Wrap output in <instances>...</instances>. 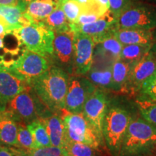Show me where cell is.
Wrapping results in <instances>:
<instances>
[{
  "label": "cell",
  "mask_w": 156,
  "mask_h": 156,
  "mask_svg": "<svg viewBox=\"0 0 156 156\" xmlns=\"http://www.w3.org/2000/svg\"><path fill=\"white\" fill-rule=\"evenodd\" d=\"M154 153H155V156H156V151H155V152H154Z\"/></svg>",
  "instance_id": "cell-43"
},
{
  "label": "cell",
  "mask_w": 156,
  "mask_h": 156,
  "mask_svg": "<svg viewBox=\"0 0 156 156\" xmlns=\"http://www.w3.org/2000/svg\"><path fill=\"white\" fill-rule=\"evenodd\" d=\"M151 45L130 44L123 46L119 59L132 66L139 62L151 50Z\"/></svg>",
  "instance_id": "cell-25"
},
{
  "label": "cell",
  "mask_w": 156,
  "mask_h": 156,
  "mask_svg": "<svg viewBox=\"0 0 156 156\" xmlns=\"http://www.w3.org/2000/svg\"><path fill=\"white\" fill-rule=\"evenodd\" d=\"M116 29L156 28V5L134 0L116 20Z\"/></svg>",
  "instance_id": "cell-6"
},
{
  "label": "cell",
  "mask_w": 156,
  "mask_h": 156,
  "mask_svg": "<svg viewBox=\"0 0 156 156\" xmlns=\"http://www.w3.org/2000/svg\"><path fill=\"white\" fill-rule=\"evenodd\" d=\"M114 36L123 46L130 44L151 45L153 30L140 28L116 29Z\"/></svg>",
  "instance_id": "cell-19"
},
{
  "label": "cell",
  "mask_w": 156,
  "mask_h": 156,
  "mask_svg": "<svg viewBox=\"0 0 156 156\" xmlns=\"http://www.w3.org/2000/svg\"><path fill=\"white\" fill-rule=\"evenodd\" d=\"M139 93L140 96L156 101V74L142 85Z\"/></svg>",
  "instance_id": "cell-33"
},
{
  "label": "cell",
  "mask_w": 156,
  "mask_h": 156,
  "mask_svg": "<svg viewBox=\"0 0 156 156\" xmlns=\"http://www.w3.org/2000/svg\"><path fill=\"white\" fill-rule=\"evenodd\" d=\"M96 88L85 75H70L64 111L73 114H80L86 101Z\"/></svg>",
  "instance_id": "cell-9"
},
{
  "label": "cell",
  "mask_w": 156,
  "mask_h": 156,
  "mask_svg": "<svg viewBox=\"0 0 156 156\" xmlns=\"http://www.w3.org/2000/svg\"><path fill=\"white\" fill-rule=\"evenodd\" d=\"M48 28L52 30L54 34L67 32L71 30L70 23L68 20L64 12L59 7L52 12L48 16L41 21ZM73 31V30H72Z\"/></svg>",
  "instance_id": "cell-26"
},
{
  "label": "cell",
  "mask_w": 156,
  "mask_h": 156,
  "mask_svg": "<svg viewBox=\"0 0 156 156\" xmlns=\"http://www.w3.org/2000/svg\"><path fill=\"white\" fill-rule=\"evenodd\" d=\"M142 1L151 4V5H156V0H142Z\"/></svg>",
  "instance_id": "cell-41"
},
{
  "label": "cell",
  "mask_w": 156,
  "mask_h": 156,
  "mask_svg": "<svg viewBox=\"0 0 156 156\" xmlns=\"http://www.w3.org/2000/svg\"><path fill=\"white\" fill-rule=\"evenodd\" d=\"M29 87L25 80L8 69H0V113L5 111L9 101Z\"/></svg>",
  "instance_id": "cell-15"
},
{
  "label": "cell",
  "mask_w": 156,
  "mask_h": 156,
  "mask_svg": "<svg viewBox=\"0 0 156 156\" xmlns=\"http://www.w3.org/2000/svg\"><path fill=\"white\" fill-rule=\"evenodd\" d=\"M96 54L104 63L112 64L119 58L123 45L115 38L114 34L104 37L95 45Z\"/></svg>",
  "instance_id": "cell-20"
},
{
  "label": "cell",
  "mask_w": 156,
  "mask_h": 156,
  "mask_svg": "<svg viewBox=\"0 0 156 156\" xmlns=\"http://www.w3.org/2000/svg\"><path fill=\"white\" fill-rule=\"evenodd\" d=\"M20 0H0V5H15Z\"/></svg>",
  "instance_id": "cell-40"
},
{
  "label": "cell",
  "mask_w": 156,
  "mask_h": 156,
  "mask_svg": "<svg viewBox=\"0 0 156 156\" xmlns=\"http://www.w3.org/2000/svg\"><path fill=\"white\" fill-rule=\"evenodd\" d=\"M59 7L70 23H75L84 12L83 7L77 0H60Z\"/></svg>",
  "instance_id": "cell-30"
},
{
  "label": "cell",
  "mask_w": 156,
  "mask_h": 156,
  "mask_svg": "<svg viewBox=\"0 0 156 156\" xmlns=\"http://www.w3.org/2000/svg\"><path fill=\"white\" fill-rule=\"evenodd\" d=\"M12 32V29L5 19L0 15V36H4L6 34Z\"/></svg>",
  "instance_id": "cell-36"
},
{
  "label": "cell",
  "mask_w": 156,
  "mask_h": 156,
  "mask_svg": "<svg viewBox=\"0 0 156 156\" xmlns=\"http://www.w3.org/2000/svg\"><path fill=\"white\" fill-rule=\"evenodd\" d=\"M109 102L110 99L106 91L96 88L86 101L82 112L103 140V122Z\"/></svg>",
  "instance_id": "cell-12"
},
{
  "label": "cell",
  "mask_w": 156,
  "mask_h": 156,
  "mask_svg": "<svg viewBox=\"0 0 156 156\" xmlns=\"http://www.w3.org/2000/svg\"><path fill=\"white\" fill-rule=\"evenodd\" d=\"M70 27L74 33H80L92 37L96 45L104 37L114 34L116 29V19L108 10L100 19L92 23L81 25L70 23Z\"/></svg>",
  "instance_id": "cell-14"
},
{
  "label": "cell",
  "mask_w": 156,
  "mask_h": 156,
  "mask_svg": "<svg viewBox=\"0 0 156 156\" xmlns=\"http://www.w3.org/2000/svg\"><path fill=\"white\" fill-rule=\"evenodd\" d=\"M156 151V127L141 116H132L119 156H145Z\"/></svg>",
  "instance_id": "cell-2"
},
{
  "label": "cell",
  "mask_w": 156,
  "mask_h": 156,
  "mask_svg": "<svg viewBox=\"0 0 156 156\" xmlns=\"http://www.w3.org/2000/svg\"><path fill=\"white\" fill-rule=\"evenodd\" d=\"M49 136L51 145L54 147L64 148L67 143L66 129L62 116L52 113L46 118L42 119Z\"/></svg>",
  "instance_id": "cell-17"
},
{
  "label": "cell",
  "mask_w": 156,
  "mask_h": 156,
  "mask_svg": "<svg viewBox=\"0 0 156 156\" xmlns=\"http://www.w3.org/2000/svg\"><path fill=\"white\" fill-rule=\"evenodd\" d=\"M61 116L65 126L67 142L86 144L98 151L103 140L98 135L83 113L73 114L64 111Z\"/></svg>",
  "instance_id": "cell-7"
},
{
  "label": "cell",
  "mask_w": 156,
  "mask_h": 156,
  "mask_svg": "<svg viewBox=\"0 0 156 156\" xmlns=\"http://www.w3.org/2000/svg\"><path fill=\"white\" fill-rule=\"evenodd\" d=\"M19 156H67L64 148L49 146L31 150L17 149Z\"/></svg>",
  "instance_id": "cell-29"
},
{
  "label": "cell",
  "mask_w": 156,
  "mask_h": 156,
  "mask_svg": "<svg viewBox=\"0 0 156 156\" xmlns=\"http://www.w3.org/2000/svg\"><path fill=\"white\" fill-rule=\"evenodd\" d=\"M132 116L126 106L110 100L103 119L102 135L103 142L113 156H119L123 139Z\"/></svg>",
  "instance_id": "cell-3"
},
{
  "label": "cell",
  "mask_w": 156,
  "mask_h": 156,
  "mask_svg": "<svg viewBox=\"0 0 156 156\" xmlns=\"http://www.w3.org/2000/svg\"><path fill=\"white\" fill-rule=\"evenodd\" d=\"M59 5L60 0H34L27 5L25 13L33 22H41Z\"/></svg>",
  "instance_id": "cell-21"
},
{
  "label": "cell",
  "mask_w": 156,
  "mask_h": 156,
  "mask_svg": "<svg viewBox=\"0 0 156 156\" xmlns=\"http://www.w3.org/2000/svg\"><path fill=\"white\" fill-rule=\"evenodd\" d=\"M156 74V58L151 50L131 67L129 75L127 93H138L142 85Z\"/></svg>",
  "instance_id": "cell-13"
},
{
  "label": "cell",
  "mask_w": 156,
  "mask_h": 156,
  "mask_svg": "<svg viewBox=\"0 0 156 156\" xmlns=\"http://www.w3.org/2000/svg\"><path fill=\"white\" fill-rule=\"evenodd\" d=\"M95 5L101 9L103 13H106L109 10V1L108 0H93Z\"/></svg>",
  "instance_id": "cell-38"
},
{
  "label": "cell",
  "mask_w": 156,
  "mask_h": 156,
  "mask_svg": "<svg viewBox=\"0 0 156 156\" xmlns=\"http://www.w3.org/2000/svg\"><path fill=\"white\" fill-rule=\"evenodd\" d=\"M4 112L16 123L25 126L33 121L42 119L52 114L39 100L30 85L9 101Z\"/></svg>",
  "instance_id": "cell-4"
},
{
  "label": "cell",
  "mask_w": 156,
  "mask_h": 156,
  "mask_svg": "<svg viewBox=\"0 0 156 156\" xmlns=\"http://www.w3.org/2000/svg\"><path fill=\"white\" fill-rule=\"evenodd\" d=\"M69 80V74L52 65L29 85L50 112L60 114L64 111Z\"/></svg>",
  "instance_id": "cell-1"
},
{
  "label": "cell",
  "mask_w": 156,
  "mask_h": 156,
  "mask_svg": "<svg viewBox=\"0 0 156 156\" xmlns=\"http://www.w3.org/2000/svg\"><path fill=\"white\" fill-rule=\"evenodd\" d=\"M109 11L116 20L121 13L134 0H108Z\"/></svg>",
  "instance_id": "cell-34"
},
{
  "label": "cell",
  "mask_w": 156,
  "mask_h": 156,
  "mask_svg": "<svg viewBox=\"0 0 156 156\" xmlns=\"http://www.w3.org/2000/svg\"><path fill=\"white\" fill-rule=\"evenodd\" d=\"M64 148L67 156H97L98 150L80 142L69 141Z\"/></svg>",
  "instance_id": "cell-31"
},
{
  "label": "cell",
  "mask_w": 156,
  "mask_h": 156,
  "mask_svg": "<svg viewBox=\"0 0 156 156\" xmlns=\"http://www.w3.org/2000/svg\"><path fill=\"white\" fill-rule=\"evenodd\" d=\"M32 134L36 148L51 146L49 136L42 119H36L26 125Z\"/></svg>",
  "instance_id": "cell-27"
},
{
  "label": "cell",
  "mask_w": 156,
  "mask_h": 156,
  "mask_svg": "<svg viewBox=\"0 0 156 156\" xmlns=\"http://www.w3.org/2000/svg\"><path fill=\"white\" fill-rule=\"evenodd\" d=\"M25 9L26 5L21 2L15 5H0V15L5 19L13 31L33 23L25 15Z\"/></svg>",
  "instance_id": "cell-18"
},
{
  "label": "cell",
  "mask_w": 156,
  "mask_h": 156,
  "mask_svg": "<svg viewBox=\"0 0 156 156\" xmlns=\"http://www.w3.org/2000/svg\"><path fill=\"white\" fill-rule=\"evenodd\" d=\"M135 104L142 118L156 127V101L138 95Z\"/></svg>",
  "instance_id": "cell-28"
},
{
  "label": "cell",
  "mask_w": 156,
  "mask_h": 156,
  "mask_svg": "<svg viewBox=\"0 0 156 156\" xmlns=\"http://www.w3.org/2000/svg\"><path fill=\"white\" fill-rule=\"evenodd\" d=\"M102 15L95 11H85L80 15L75 23H71V24L76 25L90 24V23H92L100 19Z\"/></svg>",
  "instance_id": "cell-35"
},
{
  "label": "cell",
  "mask_w": 156,
  "mask_h": 156,
  "mask_svg": "<svg viewBox=\"0 0 156 156\" xmlns=\"http://www.w3.org/2000/svg\"><path fill=\"white\" fill-rule=\"evenodd\" d=\"M0 156H19L16 149L0 145Z\"/></svg>",
  "instance_id": "cell-37"
},
{
  "label": "cell",
  "mask_w": 156,
  "mask_h": 156,
  "mask_svg": "<svg viewBox=\"0 0 156 156\" xmlns=\"http://www.w3.org/2000/svg\"><path fill=\"white\" fill-rule=\"evenodd\" d=\"M22 45L13 33L0 36V69H9L22 53Z\"/></svg>",
  "instance_id": "cell-16"
},
{
  "label": "cell",
  "mask_w": 156,
  "mask_h": 156,
  "mask_svg": "<svg viewBox=\"0 0 156 156\" xmlns=\"http://www.w3.org/2000/svg\"><path fill=\"white\" fill-rule=\"evenodd\" d=\"M51 67L49 59L24 48L9 70L28 85Z\"/></svg>",
  "instance_id": "cell-8"
},
{
  "label": "cell",
  "mask_w": 156,
  "mask_h": 156,
  "mask_svg": "<svg viewBox=\"0 0 156 156\" xmlns=\"http://www.w3.org/2000/svg\"><path fill=\"white\" fill-rule=\"evenodd\" d=\"M32 1H34V0H20L19 2L24 4V5L27 6V5H28L29 2H32Z\"/></svg>",
  "instance_id": "cell-42"
},
{
  "label": "cell",
  "mask_w": 156,
  "mask_h": 156,
  "mask_svg": "<svg viewBox=\"0 0 156 156\" xmlns=\"http://www.w3.org/2000/svg\"><path fill=\"white\" fill-rule=\"evenodd\" d=\"M17 123L6 113H0V142L17 147Z\"/></svg>",
  "instance_id": "cell-24"
},
{
  "label": "cell",
  "mask_w": 156,
  "mask_h": 156,
  "mask_svg": "<svg viewBox=\"0 0 156 156\" xmlns=\"http://www.w3.org/2000/svg\"><path fill=\"white\" fill-rule=\"evenodd\" d=\"M151 51L156 58V28L153 30V38H152Z\"/></svg>",
  "instance_id": "cell-39"
},
{
  "label": "cell",
  "mask_w": 156,
  "mask_h": 156,
  "mask_svg": "<svg viewBox=\"0 0 156 156\" xmlns=\"http://www.w3.org/2000/svg\"><path fill=\"white\" fill-rule=\"evenodd\" d=\"M95 44L91 36L74 33V66L73 75H86L93 66Z\"/></svg>",
  "instance_id": "cell-11"
},
{
  "label": "cell",
  "mask_w": 156,
  "mask_h": 156,
  "mask_svg": "<svg viewBox=\"0 0 156 156\" xmlns=\"http://www.w3.org/2000/svg\"><path fill=\"white\" fill-rule=\"evenodd\" d=\"M25 49L49 58L55 34L44 23L33 22L12 31Z\"/></svg>",
  "instance_id": "cell-5"
},
{
  "label": "cell",
  "mask_w": 156,
  "mask_h": 156,
  "mask_svg": "<svg viewBox=\"0 0 156 156\" xmlns=\"http://www.w3.org/2000/svg\"><path fill=\"white\" fill-rule=\"evenodd\" d=\"M86 75L97 88L112 91V64L91 67Z\"/></svg>",
  "instance_id": "cell-23"
},
{
  "label": "cell",
  "mask_w": 156,
  "mask_h": 156,
  "mask_svg": "<svg viewBox=\"0 0 156 156\" xmlns=\"http://www.w3.org/2000/svg\"><path fill=\"white\" fill-rule=\"evenodd\" d=\"M132 66L119 58L112 64V91L127 93L129 75Z\"/></svg>",
  "instance_id": "cell-22"
},
{
  "label": "cell",
  "mask_w": 156,
  "mask_h": 156,
  "mask_svg": "<svg viewBox=\"0 0 156 156\" xmlns=\"http://www.w3.org/2000/svg\"><path fill=\"white\" fill-rule=\"evenodd\" d=\"M74 32L56 33L53 41V51L49 57L52 65L61 68L70 75L73 74Z\"/></svg>",
  "instance_id": "cell-10"
},
{
  "label": "cell",
  "mask_w": 156,
  "mask_h": 156,
  "mask_svg": "<svg viewBox=\"0 0 156 156\" xmlns=\"http://www.w3.org/2000/svg\"><path fill=\"white\" fill-rule=\"evenodd\" d=\"M17 147L23 150L35 149L34 140L32 134L29 131L27 126L23 124H17Z\"/></svg>",
  "instance_id": "cell-32"
}]
</instances>
